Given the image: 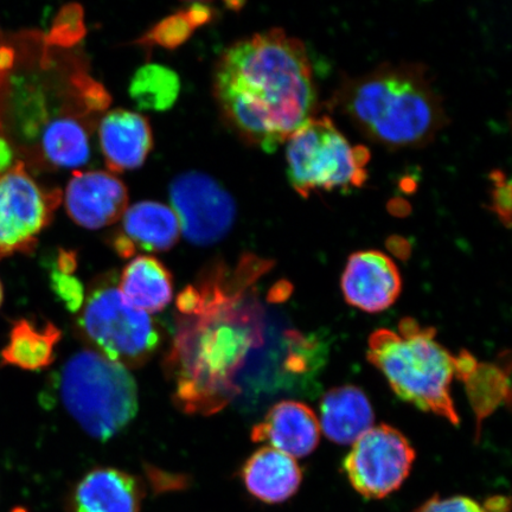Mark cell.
Listing matches in <instances>:
<instances>
[{"instance_id":"5","label":"cell","mask_w":512,"mask_h":512,"mask_svg":"<svg viewBox=\"0 0 512 512\" xmlns=\"http://www.w3.org/2000/svg\"><path fill=\"white\" fill-rule=\"evenodd\" d=\"M59 390L69 415L96 440L113 438L138 412V388L130 371L96 351L82 350L69 358Z\"/></svg>"},{"instance_id":"24","label":"cell","mask_w":512,"mask_h":512,"mask_svg":"<svg viewBox=\"0 0 512 512\" xmlns=\"http://www.w3.org/2000/svg\"><path fill=\"white\" fill-rule=\"evenodd\" d=\"M210 10L204 5H194L187 11L165 18L144 37V43L164 48H176L188 40L192 31L207 23Z\"/></svg>"},{"instance_id":"20","label":"cell","mask_w":512,"mask_h":512,"mask_svg":"<svg viewBox=\"0 0 512 512\" xmlns=\"http://www.w3.org/2000/svg\"><path fill=\"white\" fill-rule=\"evenodd\" d=\"M61 338V330L53 323L38 328L28 319L18 320L12 326L8 344L0 352V363L29 371L46 369L55 361V349Z\"/></svg>"},{"instance_id":"32","label":"cell","mask_w":512,"mask_h":512,"mask_svg":"<svg viewBox=\"0 0 512 512\" xmlns=\"http://www.w3.org/2000/svg\"><path fill=\"white\" fill-rule=\"evenodd\" d=\"M3 298H4L3 285H2V283H0V306H2Z\"/></svg>"},{"instance_id":"10","label":"cell","mask_w":512,"mask_h":512,"mask_svg":"<svg viewBox=\"0 0 512 512\" xmlns=\"http://www.w3.org/2000/svg\"><path fill=\"white\" fill-rule=\"evenodd\" d=\"M170 200L181 233L192 245H214L234 226V198L203 172L188 171L177 176L170 185Z\"/></svg>"},{"instance_id":"1","label":"cell","mask_w":512,"mask_h":512,"mask_svg":"<svg viewBox=\"0 0 512 512\" xmlns=\"http://www.w3.org/2000/svg\"><path fill=\"white\" fill-rule=\"evenodd\" d=\"M268 267L256 256H245L235 270L216 264L179 293L165 369L183 412L219 413L240 393L239 371L264 342L261 307L251 288Z\"/></svg>"},{"instance_id":"13","label":"cell","mask_w":512,"mask_h":512,"mask_svg":"<svg viewBox=\"0 0 512 512\" xmlns=\"http://www.w3.org/2000/svg\"><path fill=\"white\" fill-rule=\"evenodd\" d=\"M123 223L113 239L114 251L121 258L138 252H165L181 235L175 211L163 203L144 201L127 208Z\"/></svg>"},{"instance_id":"12","label":"cell","mask_w":512,"mask_h":512,"mask_svg":"<svg viewBox=\"0 0 512 512\" xmlns=\"http://www.w3.org/2000/svg\"><path fill=\"white\" fill-rule=\"evenodd\" d=\"M67 213L76 224L100 229L117 222L128 208L125 184L111 172H74L66 196Z\"/></svg>"},{"instance_id":"6","label":"cell","mask_w":512,"mask_h":512,"mask_svg":"<svg viewBox=\"0 0 512 512\" xmlns=\"http://www.w3.org/2000/svg\"><path fill=\"white\" fill-rule=\"evenodd\" d=\"M286 143L287 176L302 197L361 188L367 181L369 150L351 145L328 117L311 119Z\"/></svg>"},{"instance_id":"7","label":"cell","mask_w":512,"mask_h":512,"mask_svg":"<svg viewBox=\"0 0 512 512\" xmlns=\"http://www.w3.org/2000/svg\"><path fill=\"white\" fill-rule=\"evenodd\" d=\"M82 307L80 335L108 360L138 368L158 349L160 335L155 320L126 302L114 275L96 280Z\"/></svg>"},{"instance_id":"11","label":"cell","mask_w":512,"mask_h":512,"mask_svg":"<svg viewBox=\"0 0 512 512\" xmlns=\"http://www.w3.org/2000/svg\"><path fill=\"white\" fill-rule=\"evenodd\" d=\"M341 286L349 305L367 313H379L388 310L400 297L402 278L388 255L360 251L350 255Z\"/></svg>"},{"instance_id":"28","label":"cell","mask_w":512,"mask_h":512,"mask_svg":"<svg viewBox=\"0 0 512 512\" xmlns=\"http://www.w3.org/2000/svg\"><path fill=\"white\" fill-rule=\"evenodd\" d=\"M492 181H494V195H492V201H494V210L501 219L508 222L510 221V182L505 179L502 172H494L492 174Z\"/></svg>"},{"instance_id":"21","label":"cell","mask_w":512,"mask_h":512,"mask_svg":"<svg viewBox=\"0 0 512 512\" xmlns=\"http://www.w3.org/2000/svg\"><path fill=\"white\" fill-rule=\"evenodd\" d=\"M91 121L63 117L51 121L41 133L38 151L56 169H78L91 158Z\"/></svg>"},{"instance_id":"8","label":"cell","mask_w":512,"mask_h":512,"mask_svg":"<svg viewBox=\"0 0 512 512\" xmlns=\"http://www.w3.org/2000/svg\"><path fill=\"white\" fill-rule=\"evenodd\" d=\"M60 203L61 191L41 188L19 160L0 175V260L34 251Z\"/></svg>"},{"instance_id":"27","label":"cell","mask_w":512,"mask_h":512,"mask_svg":"<svg viewBox=\"0 0 512 512\" xmlns=\"http://www.w3.org/2000/svg\"><path fill=\"white\" fill-rule=\"evenodd\" d=\"M413 512H488L475 499L465 496L441 498L438 495L428 499Z\"/></svg>"},{"instance_id":"9","label":"cell","mask_w":512,"mask_h":512,"mask_svg":"<svg viewBox=\"0 0 512 512\" xmlns=\"http://www.w3.org/2000/svg\"><path fill=\"white\" fill-rule=\"evenodd\" d=\"M415 460L405 435L389 425L371 427L358 438L343 462L352 488L367 499H382L398 491Z\"/></svg>"},{"instance_id":"15","label":"cell","mask_w":512,"mask_h":512,"mask_svg":"<svg viewBox=\"0 0 512 512\" xmlns=\"http://www.w3.org/2000/svg\"><path fill=\"white\" fill-rule=\"evenodd\" d=\"M142 484L136 477L113 467H96L75 486L70 512H140Z\"/></svg>"},{"instance_id":"26","label":"cell","mask_w":512,"mask_h":512,"mask_svg":"<svg viewBox=\"0 0 512 512\" xmlns=\"http://www.w3.org/2000/svg\"><path fill=\"white\" fill-rule=\"evenodd\" d=\"M51 288L57 299L70 313H78L85 304L86 291L81 281L75 275L51 272Z\"/></svg>"},{"instance_id":"18","label":"cell","mask_w":512,"mask_h":512,"mask_svg":"<svg viewBox=\"0 0 512 512\" xmlns=\"http://www.w3.org/2000/svg\"><path fill=\"white\" fill-rule=\"evenodd\" d=\"M374 411L368 396L355 386L329 390L320 402L319 426L338 445H350L370 430Z\"/></svg>"},{"instance_id":"4","label":"cell","mask_w":512,"mask_h":512,"mask_svg":"<svg viewBox=\"0 0 512 512\" xmlns=\"http://www.w3.org/2000/svg\"><path fill=\"white\" fill-rule=\"evenodd\" d=\"M435 336L433 328L403 318L398 332L380 329L370 335L368 360L400 399L458 425L451 383L458 375L459 356H453Z\"/></svg>"},{"instance_id":"31","label":"cell","mask_w":512,"mask_h":512,"mask_svg":"<svg viewBox=\"0 0 512 512\" xmlns=\"http://www.w3.org/2000/svg\"><path fill=\"white\" fill-rule=\"evenodd\" d=\"M488 512H509L510 501L502 496L491 497L483 505Z\"/></svg>"},{"instance_id":"30","label":"cell","mask_w":512,"mask_h":512,"mask_svg":"<svg viewBox=\"0 0 512 512\" xmlns=\"http://www.w3.org/2000/svg\"><path fill=\"white\" fill-rule=\"evenodd\" d=\"M12 160H14V150L3 136H0V175L12 168Z\"/></svg>"},{"instance_id":"29","label":"cell","mask_w":512,"mask_h":512,"mask_svg":"<svg viewBox=\"0 0 512 512\" xmlns=\"http://www.w3.org/2000/svg\"><path fill=\"white\" fill-rule=\"evenodd\" d=\"M76 268H78L76 254L60 249L59 255H57L55 270L63 274L74 275Z\"/></svg>"},{"instance_id":"19","label":"cell","mask_w":512,"mask_h":512,"mask_svg":"<svg viewBox=\"0 0 512 512\" xmlns=\"http://www.w3.org/2000/svg\"><path fill=\"white\" fill-rule=\"evenodd\" d=\"M118 287L128 304L146 313L163 311L174 296L170 271L153 256L134 258L121 273Z\"/></svg>"},{"instance_id":"22","label":"cell","mask_w":512,"mask_h":512,"mask_svg":"<svg viewBox=\"0 0 512 512\" xmlns=\"http://www.w3.org/2000/svg\"><path fill=\"white\" fill-rule=\"evenodd\" d=\"M181 81L178 75L160 64H147L133 76L130 94L138 107L149 111H166L175 104Z\"/></svg>"},{"instance_id":"3","label":"cell","mask_w":512,"mask_h":512,"mask_svg":"<svg viewBox=\"0 0 512 512\" xmlns=\"http://www.w3.org/2000/svg\"><path fill=\"white\" fill-rule=\"evenodd\" d=\"M337 105L358 130L389 147L426 145L446 124L426 69L387 64L344 83Z\"/></svg>"},{"instance_id":"2","label":"cell","mask_w":512,"mask_h":512,"mask_svg":"<svg viewBox=\"0 0 512 512\" xmlns=\"http://www.w3.org/2000/svg\"><path fill=\"white\" fill-rule=\"evenodd\" d=\"M214 89L228 123L266 152L315 118L318 105L306 48L280 29L243 38L224 51Z\"/></svg>"},{"instance_id":"23","label":"cell","mask_w":512,"mask_h":512,"mask_svg":"<svg viewBox=\"0 0 512 512\" xmlns=\"http://www.w3.org/2000/svg\"><path fill=\"white\" fill-rule=\"evenodd\" d=\"M464 382L469 389L472 406L476 409L479 422L504 401H509L508 377L504 375L502 368L494 364L477 363Z\"/></svg>"},{"instance_id":"14","label":"cell","mask_w":512,"mask_h":512,"mask_svg":"<svg viewBox=\"0 0 512 512\" xmlns=\"http://www.w3.org/2000/svg\"><path fill=\"white\" fill-rule=\"evenodd\" d=\"M320 438L319 420L315 412L299 401H281L273 406L265 419L252 431L254 443H267L294 459L309 456Z\"/></svg>"},{"instance_id":"17","label":"cell","mask_w":512,"mask_h":512,"mask_svg":"<svg viewBox=\"0 0 512 512\" xmlns=\"http://www.w3.org/2000/svg\"><path fill=\"white\" fill-rule=\"evenodd\" d=\"M241 478L253 497L267 504H279L297 494L303 482V471L296 459L266 446L247 459Z\"/></svg>"},{"instance_id":"25","label":"cell","mask_w":512,"mask_h":512,"mask_svg":"<svg viewBox=\"0 0 512 512\" xmlns=\"http://www.w3.org/2000/svg\"><path fill=\"white\" fill-rule=\"evenodd\" d=\"M85 35L83 11L78 5H69L60 12L46 42L56 48H72Z\"/></svg>"},{"instance_id":"16","label":"cell","mask_w":512,"mask_h":512,"mask_svg":"<svg viewBox=\"0 0 512 512\" xmlns=\"http://www.w3.org/2000/svg\"><path fill=\"white\" fill-rule=\"evenodd\" d=\"M98 131L101 150L111 174L140 168L152 149L149 120L138 113L108 112L101 118Z\"/></svg>"}]
</instances>
